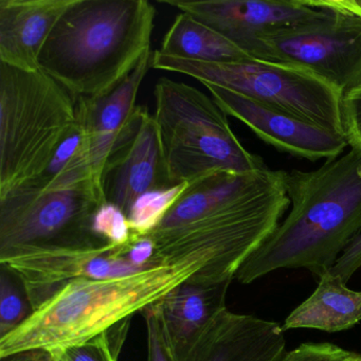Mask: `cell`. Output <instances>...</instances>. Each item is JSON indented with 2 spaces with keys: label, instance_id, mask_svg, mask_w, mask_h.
<instances>
[{
  "label": "cell",
  "instance_id": "cell-11",
  "mask_svg": "<svg viewBox=\"0 0 361 361\" xmlns=\"http://www.w3.org/2000/svg\"><path fill=\"white\" fill-rule=\"evenodd\" d=\"M105 200L124 213L147 192L172 187L155 118L137 106L102 174Z\"/></svg>",
  "mask_w": 361,
  "mask_h": 361
},
{
  "label": "cell",
  "instance_id": "cell-22",
  "mask_svg": "<svg viewBox=\"0 0 361 361\" xmlns=\"http://www.w3.org/2000/svg\"><path fill=\"white\" fill-rule=\"evenodd\" d=\"M32 307L26 291L16 274L1 265L0 271V338L20 326Z\"/></svg>",
  "mask_w": 361,
  "mask_h": 361
},
{
  "label": "cell",
  "instance_id": "cell-13",
  "mask_svg": "<svg viewBox=\"0 0 361 361\" xmlns=\"http://www.w3.org/2000/svg\"><path fill=\"white\" fill-rule=\"evenodd\" d=\"M158 3L190 14L248 56L264 33L298 24L320 12L312 0H159Z\"/></svg>",
  "mask_w": 361,
  "mask_h": 361
},
{
  "label": "cell",
  "instance_id": "cell-19",
  "mask_svg": "<svg viewBox=\"0 0 361 361\" xmlns=\"http://www.w3.org/2000/svg\"><path fill=\"white\" fill-rule=\"evenodd\" d=\"M160 54L204 63H229L251 60L248 54L223 35L180 12L164 35Z\"/></svg>",
  "mask_w": 361,
  "mask_h": 361
},
{
  "label": "cell",
  "instance_id": "cell-21",
  "mask_svg": "<svg viewBox=\"0 0 361 361\" xmlns=\"http://www.w3.org/2000/svg\"><path fill=\"white\" fill-rule=\"evenodd\" d=\"M130 319L77 345L51 350L56 361H118L128 337Z\"/></svg>",
  "mask_w": 361,
  "mask_h": 361
},
{
  "label": "cell",
  "instance_id": "cell-29",
  "mask_svg": "<svg viewBox=\"0 0 361 361\" xmlns=\"http://www.w3.org/2000/svg\"><path fill=\"white\" fill-rule=\"evenodd\" d=\"M1 361H56L54 355L46 350H29V352L18 353L11 356L0 358Z\"/></svg>",
  "mask_w": 361,
  "mask_h": 361
},
{
  "label": "cell",
  "instance_id": "cell-30",
  "mask_svg": "<svg viewBox=\"0 0 361 361\" xmlns=\"http://www.w3.org/2000/svg\"><path fill=\"white\" fill-rule=\"evenodd\" d=\"M350 361H361V355L358 354L354 359H352Z\"/></svg>",
  "mask_w": 361,
  "mask_h": 361
},
{
  "label": "cell",
  "instance_id": "cell-27",
  "mask_svg": "<svg viewBox=\"0 0 361 361\" xmlns=\"http://www.w3.org/2000/svg\"><path fill=\"white\" fill-rule=\"evenodd\" d=\"M155 243L149 236L133 238L130 244L120 249V255L122 257L143 270L153 266L152 262L155 257Z\"/></svg>",
  "mask_w": 361,
  "mask_h": 361
},
{
  "label": "cell",
  "instance_id": "cell-31",
  "mask_svg": "<svg viewBox=\"0 0 361 361\" xmlns=\"http://www.w3.org/2000/svg\"><path fill=\"white\" fill-rule=\"evenodd\" d=\"M359 4H360V6H361V0H359Z\"/></svg>",
  "mask_w": 361,
  "mask_h": 361
},
{
  "label": "cell",
  "instance_id": "cell-7",
  "mask_svg": "<svg viewBox=\"0 0 361 361\" xmlns=\"http://www.w3.org/2000/svg\"><path fill=\"white\" fill-rule=\"evenodd\" d=\"M151 67L212 84L266 106L345 136L340 92L312 71L282 63L247 60L204 63L164 56L156 50Z\"/></svg>",
  "mask_w": 361,
  "mask_h": 361
},
{
  "label": "cell",
  "instance_id": "cell-5",
  "mask_svg": "<svg viewBox=\"0 0 361 361\" xmlns=\"http://www.w3.org/2000/svg\"><path fill=\"white\" fill-rule=\"evenodd\" d=\"M157 124L171 185L268 168L247 151L213 99L183 82L162 78L154 90Z\"/></svg>",
  "mask_w": 361,
  "mask_h": 361
},
{
  "label": "cell",
  "instance_id": "cell-17",
  "mask_svg": "<svg viewBox=\"0 0 361 361\" xmlns=\"http://www.w3.org/2000/svg\"><path fill=\"white\" fill-rule=\"evenodd\" d=\"M232 281L200 283L185 281L160 300L166 336L177 361L207 325L223 310Z\"/></svg>",
  "mask_w": 361,
  "mask_h": 361
},
{
  "label": "cell",
  "instance_id": "cell-6",
  "mask_svg": "<svg viewBox=\"0 0 361 361\" xmlns=\"http://www.w3.org/2000/svg\"><path fill=\"white\" fill-rule=\"evenodd\" d=\"M289 206L282 179L264 193L209 213L188 225L152 232L147 235L156 246L152 265L202 257L208 264L190 280L232 281L243 264L274 233Z\"/></svg>",
  "mask_w": 361,
  "mask_h": 361
},
{
  "label": "cell",
  "instance_id": "cell-15",
  "mask_svg": "<svg viewBox=\"0 0 361 361\" xmlns=\"http://www.w3.org/2000/svg\"><path fill=\"white\" fill-rule=\"evenodd\" d=\"M151 59V52L145 54L135 71L105 96L77 101V117L83 128L88 162L101 180L109 156L136 111L137 96Z\"/></svg>",
  "mask_w": 361,
  "mask_h": 361
},
{
  "label": "cell",
  "instance_id": "cell-23",
  "mask_svg": "<svg viewBox=\"0 0 361 361\" xmlns=\"http://www.w3.org/2000/svg\"><path fill=\"white\" fill-rule=\"evenodd\" d=\"M92 232L105 244L124 247L133 240L132 230L126 213L111 202H105L94 212Z\"/></svg>",
  "mask_w": 361,
  "mask_h": 361
},
{
  "label": "cell",
  "instance_id": "cell-12",
  "mask_svg": "<svg viewBox=\"0 0 361 361\" xmlns=\"http://www.w3.org/2000/svg\"><path fill=\"white\" fill-rule=\"evenodd\" d=\"M216 104L248 126L267 145L283 153L317 161L339 157L348 147L343 135L266 106L242 94L212 84H202Z\"/></svg>",
  "mask_w": 361,
  "mask_h": 361
},
{
  "label": "cell",
  "instance_id": "cell-25",
  "mask_svg": "<svg viewBox=\"0 0 361 361\" xmlns=\"http://www.w3.org/2000/svg\"><path fill=\"white\" fill-rule=\"evenodd\" d=\"M357 355L329 342L302 343L287 352L283 361H350Z\"/></svg>",
  "mask_w": 361,
  "mask_h": 361
},
{
  "label": "cell",
  "instance_id": "cell-14",
  "mask_svg": "<svg viewBox=\"0 0 361 361\" xmlns=\"http://www.w3.org/2000/svg\"><path fill=\"white\" fill-rule=\"evenodd\" d=\"M286 353L284 329L278 322L227 308L178 361H283Z\"/></svg>",
  "mask_w": 361,
  "mask_h": 361
},
{
  "label": "cell",
  "instance_id": "cell-26",
  "mask_svg": "<svg viewBox=\"0 0 361 361\" xmlns=\"http://www.w3.org/2000/svg\"><path fill=\"white\" fill-rule=\"evenodd\" d=\"M342 120L348 145L361 151V84L343 94Z\"/></svg>",
  "mask_w": 361,
  "mask_h": 361
},
{
  "label": "cell",
  "instance_id": "cell-16",
  "mask_svg": "<svg viewBox=\"0 0 361 361\" xmlns=\"http://www.w3.org/2000/svg\"><path fill=\"white\" fill-rule=\"evenodd\" d=\"M75 0H0V63L39 71L50 33Z\"/></svg>",
  "mask_w": 361,
  "mask_h": 361
},
{
  "label": "cell",
  "instance_id": "cell-2",
  "mask_svg": "<svg viewBox=\"0 0 361 361\" xmlns=\"http://www.w3.org/2000/svg\"><path fill=\"white\" fill-rule=\"evenodd\" d=\"M155 16L147 0H75L50 33L39 69L77 101L105 96L151 52Z\"/></svg>",
  "mask_w": 361,
  "mask_h": 361
},
{
  "label": "cell",
  "instance_id": "cell-8",
  "mask_svg": "<svg viewBox=\"0 0 361 361\" xmlns=\"http://www.w3.org/2000/svg\"><path fill=\"white\" fill-rule=\"evenodd\" d=\"M314 18L272 29L255 42L249 56L312 71L345 94L361 84L359 0H312Z\"/></svg>",
  "mask_w": 361,
  "mask_h": 361
},
{
  "label": "cell",
  "instance_id": "cell-28",
  "mask_svg": "<svg viewBox=\"0 0 361 361\" xmlns=\"http://www.w3.org/2000/svg\"><path fill=\"white\" fill-rule=\"evenodd\" d=\"M359 268H361V233L352 240L329 271L341 276L348 284Z\"/></svg>",
  "mask_w": 361,
  "mask_h": 361
},
{
  "label": "cell",
  "instance_id": "cell-1",
  "mask_svg": "<svg viewBox=\"0 0 361 361\" xmlns=\"http://www.w3.org/2000/svg\"><path fill=\"white\" fill-rule=\"evenodd\" d=\"M291 209L243 264L235 279L250 284L279 269L329 271L361 233V151L353 149L314 171H284Z\"/></svg>",
  "mask_w": 361,
  "mask_h": 361
},
{
  "label": "cell",
  "instance_id": "cell-3",
  "mask_svg": "<svg viewBox=\"0 0 361 361\" xmlns=\"http://www.w3.org/2000/svg\"><path fill=\"white\" fill-rule=\"evenodd\" d=\"M207 264L191 257L122 278L71 281L0 338V358L84 343L157 303Z\"/></svg>",
  "mask_w": 361,
  "mask_h": 361
},
{
  "label": "cell",
  "instance_id": "cell-10",
  "mask_svg": "<svg viewBox=\"0 0 361 361\" xmlns=\"http://www.w3.org/2000/svg\"><path fill=\"white\" fill-rule=\"evenodd\" d=\"M121 248L113 245L31 247L0 257V264L22 283L35 312L61 287L77 279L107 280L143 271L120 255Z\"/></svg>",
  "mask_w": 361,
  "mask_h": 361
},
{
  "label": "cell",
  "instance_id": "cell-20",
  "mask_svg": "<svg viewBox=\"0 0 361 361\" xmlns=\"http://www.w3.org/2000/svg\"><path fill=\"white\" fill-rule=\"evenodd\" d=\"M191 183L153 190L139 196L126 213L133 238L149 235L161 223L170 209L189 189Z\"/></svg>",
  "mask_w": 361,
  "mask_h": 361
},
{
  "label": "cell",
  "instance_id": "cell-4",
  "mask_svg": "<svg viewBox=\"0 0 361 361\" xmlns=\"http://www.w3.org/2000/svg\"><path fill=\"white\" fill-rule=\"evenodd\" d=\"M77 123V100L42 69L0 63V198L37 178Z\"/></svg>",
  "mask_w": 361,
  "mask_h": 361
},
{
  "label": "cell",
  "instance_id": "cell-9",
  "mask_svg": "<svg viewBox=\"0 0 361 361\" xmlns=\"http://www.w3.org/2000/svg\"><path fill=\"white\" fill-rule=\"evenodd\" d=\"M106 202L102 181L39 190L23 185L0 198V257L31 247H100L92 232L94 212Z\"/></svg>",
  "mask_w": 361,
  "mask_h": 361
},
{
  "label": "cell",
  "instance_id": "cell-24",
  "mask_svg": "<svg viewBox=\"0 0 361 361\" xmlns=\"http://www.w3.org/2000/svg\"><path fill=\"white\" fill-rule=\"evenodd\" d=\"M147 326V361H177L166 336L159 302L142 312Z\"/></svg>",
  "mask_w": 361,
  "mask_h": 361
},
{
  "label": "cell",
  "instance_id": "cell-18",
  "mask_svg": "<svg viewBox=\"0 0 361 361\" xmlns=\"http://www.w3.org/2000/svg\"><path fill=\"white\" fill-rule=\"evenodd\" d=\"M314 293L295 308L283 329H312L337 333L361 322V291L353 290L338 274L325 272Z\"/></svg>",
  "mask_w": 361,
  "mask_h": 361
}]
</instances>
